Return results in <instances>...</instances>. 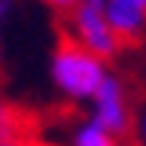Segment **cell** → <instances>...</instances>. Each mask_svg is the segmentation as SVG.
<instances>
[{
	"mask_svg": "<svg viewBox=\"0 0 146 146\" xmlns=\"http://www.w3.org/2000/svg\"><path fill=\"white\" fill-rule=\"evenodd\" d=\"M9 6H12V0H0V15H6Z\"/></svg>",
	"mask_w": 146,
	"mask_h": 146,
	"instance_id": "9",
	"label": "cell"
},
{
	"mask_svg": "<svg viewBox=\"0 0 146 146\" xmlns=\"http://www.w3.org/2000/svg\"><path fill=\"white\" fill-rule=\"evenodd\" d=\"M58 43H55V55H52V76L58 82V88L67 98H94L98 88L107 79L104 61L94 52H88L67 27H55Z\"/></svg>",
	"mask_w": 146,
	"mask_h": 146,
	"instance_id": "1",
	"label": "cell"
},
{
	"mask_svg": "<svg viewBox=\"0 0 146 146\" xmlns=\"http://www.w3.org/2000/svg\"><path fill=\"white\" fill-rule=\"evenodd\" d=\"M143 137H146V125H143Z\"/></svg>",
	"mask_w": 146,
	"mask_h": 146,
	"instance_id": "11",
	"label": "cell"
},
{
	"mask_svg": "<svg viewBox=\"0 0 146 146\" xmlns=\"http://www.w3.org/2000/svg\"><path fill=\"white\" fill-rule=\"evenodd\" d=\"M94 125H100L104 131L116 137L119 143L128 140L131 143V134H134V125H131V116H128V107H125V94H122V85L119 79L107 76L104 85L98 88L94 94Z\"/></svg>",
	"mask_w": 146,
	"mask_h": 146,
	"instance_id": "3",
	"label": "cell"
},
{
	"mask_svg": "<svg viewBox=\"0 0 146 146\" xmlns=\"http://www.w3.org/2000/svg\"><path fill=\"white\" fill-rule=\"evenodd\" d=\"M46 3H49L52 9H58V15H64V12H70L79 0H46Z\"/></svg>",
	"mask_w": 146,
	"mask_h": 146,
	"instance_id": "7",
	"label": "cell"
},
{
	"mask_svg": "<svg viewBox=\"0 0 146 146\" xmlns=\"http://www.w3.org/2000/svg\"><path fill=\"white\" fill-rule=\"evenodd\" d=\"M58 25L67 27L76 40H79L88 52H94L104 61V58H113L119 49V40L113 34V27H110L107 15L100 12L98 6H88V3H76L70 12H64L58 15Z\"/></svg>",
	"mask_w": 146,
	"mask_h": 146,
	"instance_id": "2",
	"label": "cell"
},
{
	"mask_svg": "<svg viewBox=\"0 0 146 146\" xmlns=\"http://www.w3.org/2000/svg\"><path fill=\"white\" fill-rule=\"evenodd\" d=\"M0 146H52V143H46L40 137V140H31V143H0Z\"/></svg>",
	"mask_w": 146,
	"mask_h": 146,
	"instance_id": "8",
	"label": "cell"
},
{
	"mask_svg": "<svg viewBox=\"0 0 146 146\" xmlns=\"http://www.w3.org/2000/svg\"><path fill=\"white\" fill-rule=\"evenodd\" d=\"M43 116L0 98V143H31L43 134Z\"/></svg>",
	"mask_w": 146,
	"mask_h": 146,
	"instance_id": "5",
	"label": "cell"
},
{
	"mask_svg": "<svg viewBox=\"0 0 146 146\" xmlns=\"http://www.w3.org/2000/svg\"><path fill=\"white\" fill-rule=\"evenodd\" d=\"M0 82H3V55H0Z\"/></svg>",
	"mask_w": 146,
	"mask_h": 146,
	"instance_id": "10",
	"label": "cell"
},
{
	"mask_svg": "<svg viewBox=\"0 0 146 146\" xmlns=\"http://www.w3.org/2000/svg\"><path fill=\"white\" fill-rule=\"evenodd\" d=\"M107 21L122 46H140L143 43V21H146V0H107Z\"/></svg>",
	"mask_w": 146,
	"mask_h": 146,
	"instance_id": "4",
	"label": "cell"
},
{
	"mask_svg": "<svg viewBox=\"0 0 146 146\" xmlns=\"http://www.w3.org/2000/svg\"><path fill=\"white\" fill-rule=\"evenodd\" d=\"M73 146H122L116 137L104 131L100 125L88 122V125H79L76 128V134H73Z\"/></svg>",
	"mask_w": 146,
	"mask_h": 146,
	"instance_id": "6",
	"label": "cell"
}]
</instances>
